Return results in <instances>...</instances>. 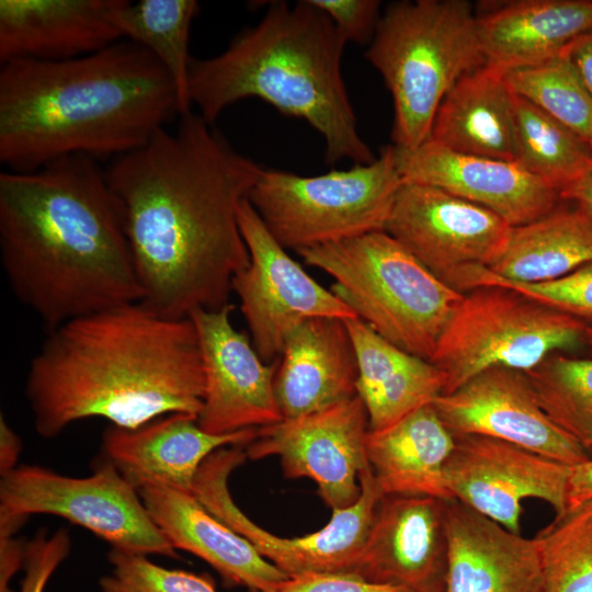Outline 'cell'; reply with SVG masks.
<instances>
[{"label": "cell", "mask_w": 592, "mask_h": 592, "mask_svg": "<svg viewBox=\"0 0 592 592\" xmlns=\"http://www.w3.org/2000/svg\"><path fill=\"white\" fill-rule=\"evenodd\" d=\"M395 150L403 181L439 187L496 213L512 227L540 218L561 200L558 190L515 161L458 153L430 138L415 149Z\"/></svg>", "instance_id": "19"}, {"label": "cell", "mask_w": 592, "mask_h": 592, "mask_svg": "<svg viewBox=\"0 0 592 592\" xmlns=\"http://www.w3.org/2000/svg\"><path fill=\"white\" fill-rule=\"evenodd\" d=\"M429 138L458 153L514 161L513 92L504 73L483 65L458 79Z\"/></svg>", "instance_id": "28"}, {"label": "cell", "mask_w": 592, "mask_h": 592, "mask_svg": "<svg viewBox=\"0 0 592 592\" xmlns=\"http://www.w3.org/2000/svg\"><path fill=\"white\" fill-rule=\"evenodd\" d=\"M237 214L250 261L235 275L231 288L240 301L251 343L263 362L280 358L288 335L306 319L357 318L289 257L247 197Z\"/></svg>", "instance_id": "12"}, {"label": "cell", "mask_w": 592, "mask_h": 592, "mask_svg": "<svg viewBox=\"0 0 592 592\" xmlns=\"http://www.w3.org/2000/svg\"><path fill=\"white\" fill-rule=\"evenodd\" d=\"M561 200H568L592 218V168L581 178L560 192Z\"/></svg>", "instance_id": "44"}, {"label": "cell", "mask_w": 592, "mask_h": 592, "mask_svg": "<svg viewBox=\"0 0 592 592\" xmlns=\"http://www.w3.org/2000/svg\"><path fill=\"white\" fill-rule=\"evenodd\" d=\"M587 326L513 289L480 286L464 293L430 362L445 376L442 395L451 394L492 367L527 373L585 342Z\"/></svg>", "instance_id": "9"}, {"label": "cell", "mask_w": 592, "mask_h": 592, "mask_svg": "<svg viewBox=\"0 0 592 592\" xmlns=\"http://www.w3.org/2000/svg\"><path fill=\"white\" fill-rule=\"evenodd\" d=\"M0 261L48 331L143 298L121 203L87 156L0 173Z\"/></svg>", "instance_id": "2"}, {"label": "cell", "mask_w": 592, "mask_h": 592, "mask_svg": "<svg viewBox=\"0 0 592 592\" xmlns=\"http://www.w3.org/2000/svg\"><path fill=\"white\" fill-rule=\"evenodd\" d=\"M592 500V457L572 467L568 488V508Z\"/></svg>", "instance_id": "42"}, {"label": "cell", "mask_w": 592, "mask_h": 592, "mask_svg": "<svg viewBox=\"0 0 592 592\" xmlns=\"http://www.w3.org/2000/svg\"><path fill=\"white\" fill-rule=\"evenodd\" d=\"M180 116L175 86L143 46L121 39L61 61L0 69V162L32 172L69 156L113 160Z\"/></svg>", "instance_id": "4"}, {"label": "cell", "mask_w": 592, "mask_h": 592, "mask_svg": "<svg viewBox=\"0 0 592 592\" xmlns=\"http://www.w3.org/2000/svg\"><path fill=\"white\" fill-rule=\"evenodd\" d=\"M446 592H546L534 538L510 532L456 499L445 500Z\"/></svg>", "instance_id": "21"}, {"label": "cell", "mask_w": 592, "mask_h": 592, "mask_svg": "<svg viewBox=\"0 0 592 592\" xmlns=\"http://www.w3.org/2000/svg\"><path fill=\"white\" fill-rule=\"evenodd\" d=\"M71 548L69 532L59 528L53 534L39 531L25 543L24 578L19 592H44L52 574L68 557Z\"/></svg>", "instance_id": "37"}, {"label": "cell", "mask_w": 592, "mask_h": 592, "mask_svg": "<svg viewBox=\"0 0 592 592\" xmlns=\"http://www.w3.org/2000/svg\"><path fill=\"white\" fill-rule=\"evenodd\" d=\"M195 0H119L112 13L123 39L150 52L172 79L179 100L180 117L192 112L189 93L190 34L198 14Z\"/></svg>", "instance_id": "30"}, {"label": "cell", "mask_w": 592, "mask_h": 592, "mask_svg": "<svg viewBox=\"0 0 592 592\" xmlns=\"http://www.w3.org/2000/svg\"><path fill=\"white\" fill-rule=\"evenodd\" d=\"M246 458L242 446H227L214 452L196 474L193 496L288 577L309 572H351L377 506L385 497L369 464L360 475L361 494L355 503L332 511L331 520L317 532L281 537L248 517L229 492L228 478Z\"/></svg>", "instance_id": "11"}, {"label": "cell", "mask_w": 592, "mask_h": 592, "mask_svg": "<svg viewBox=\"0 0 592 592\" xmlns=\"http://www.w3.org/2000/svg\"><path fill=\"white\" fill-rule=\"evenodd\" d=\"M394 100V145L429 139L436 110L464 75L485 65L476 10L466 0L388 4L365 53Z\"/></svg>", "instance_id": "6"}, {"label": "cell", "mask_w": 592, "mask_h": 592, "mask_svg": "<svg viewBox=\"0 0 592 592\" xmlns=\"http://www.w3.org/2000/svg\"><path fill=\"white\" fill-rule=\"evenodd\" d=\"M258 429L210 434L186 413H171L136 429L111 425L102 435L103 459L115 466L136 489L164 486L192 493L196 474L219 448L246 446Z\"/></svg>", "instance_id": "20"}, {"label": "cell", "mask_w": 592, "mask_h": 592, "mask_svg": "<svg viewBox=\"0 0 592 592\" xmlns=\"http://www.w3.org/2000/svg\"><path fill=\"white\" fill-rule=\"evenodd\" d=\"M298 254L333 277L330 291L378 335L428 361L464 296L384 230Z\"/></svg>", "instance_id": "7"}, {"label": "cell", "mask_w": 592, "mask_h": 592, "mask_svg": "<svg viewBox=\"0 0 592 592\" xmlns=\"http://www.w3.org/2000/svg\"><path fill=\"white\" fill-rule=\"evenodd\" d=\"M119 0H1L0 61H61L121 39L112 19Z\"/></svg>", "instance_id": "22"}, {"label": "cell", "mask_w": 592, "mask_h": 592, "mask_svg": "<svg viewBox=\"0 0 592 592\" xmlns=\"http://www.w3.org/2000/svg\"><path fill=\"white\" fill-rule=\"evenodd\" d=\"M261 170L193 112L110 161L139 303L171 319L229 304L232 278L250 261L237 210Z\"/></svg>", "instance_id": "1"}, {"label": "cell", "mask_w": 592, "mask_h": 592, "mask_svg": "<svg viewBox=\"0 0 592 592\" xmlns=\"http://www.w3.org/2000/svg\"><path fill=\"white\" fill-rule=\"evenodd\" d=\"M25 396L45 439L88 418L124 429L171 413L197 418L204 367L194 323L139 301L71 319L33 356Z\"/></svg>", "instance_id": "3"}, {"label": "cell", "mask_w": 592, "mask_h": 592, "mask_svg": "<svg viewBox=\"0 0 592 592\" xmlns=\"http://www.w3.org/2000/svg\"><path fill=\"white\" fill-rule=\"evenodd\" d=\"M454 435H483L577 466L592 456L540 407L527 373L489 368L432 402Z\"/></svg>", "instance_id": "17"}, {"label": "cell", "mask_w": 592, "mask_h": 592, "mask_svg": "<svg viewBox=\"0 0 592 592\" xmlns=\"http://www.w3.org/2000/svg\"><path fill=\"white\" fill-rule=\"evenodd\" d=\"M504 76L514 94L532 102L592 145V98L562 54Z\"/></svg>", "instance_id": "34"}, {"label": "cell", "mask_w": 592, "mask_h": 592, "mask_svg": "<svg viewBox=\"0 0 592 592\" xmlns=\"http://www.w3.org/2000/svg\"><path fill=\"white\" fill-rule=\"evenodd\" d=\"M562 55L592 98V30L573 41Z\"/></svg>", "instance_id": "41"}, {"label": "cell", "mask_w": 592, "mask_h": 592, "mask_svg": "<svg viewBox=\"0 0 592 592\" xmlns=\"http://www.w3.org/2000/svg\"><path fill=\"white\" fill-rule=\"evenodd\" d=\"M454 445V435L429 403L383 430H369L365 447L384 496L452 500L445 467Z\"/></svg>", "instance_id": "26"}, {"label": "cell", "mask_w": 592, "mask_h": 592, "mask_svg": "<svg viewBox=\"0 0 592 592\" xmlns=\"http://www.w3.org/2000/svg\"><path fill=\"white\" fill-rule=\"evenodd\" d=\"M537 400L562 431L592 451V357L553 354L527 372Z\"/></svg>", "instance_id": "32"}, {"label": "cell", "mask_w": 592, "mask_h": 592, "mask_svg": "<svg viewBox=\"0 0 592 592\" xmlns=\"http://www.w3.org/2000/svg\"><path fill=\"white\" fill-rule=\"evenodd\" d=\"M592 263V218L582 209L556 207L525 225L512 228L490 274L517 283L562 277Z\"/></svg>", "instance_id": "29"}, {"label": "cell", "mask_w": 592, "mask_h": 592, "mask_svg": "<svg viewBox=\"0 0 592 592\" xmlns=\"http://www.w3.org/2000/svg\"><path fill=\"white\" fill-rule=\"evenodd\" d=\"M266 592H410L368 581L352 572H309L288 577Z\"/></svg>", "instance_id": "39"}, {"label": "cell", "mask_w": 592, "mask_h": 592, "mask_svg": "<svg viewBox=\"0 0 592 592\" xmlns=\"http://www.w3.org/2000/svg\"><path fill=\"white\" fill-rule=\"evenodd\" d=\"M358 365L357 396L369 430H383L443 394L445 376L430 361L395 346L358 318L345 320Z\"/></svg>", "instance_id": "27"}, {"label": "cell", "mask_w": 592, "mask_h": 592, "mask_svg": "<svg viewBox=\"0 0 592 592\" xmlns=\"http://www.w3.org/2000/svg\"><path fill=\"white\" fill-rule=\"evenodd\" d=\"M15 531L0 526V592H12L10 581L24 566L25 544L14 538Z\"/></svg>", "instance_id": "40"}, {"label": "cell", "mask_w": 592, "mask_h": 592, "mask_svg": "<svg viewBox=\"0 0 592 592\" xmlns=\"http://www.w3.org/2000/svg\"><path fill=\"white\" fill-rule=\"evenodd\" d=\"M332 21L308 0L270 2L262 20L221 53L192 58V106L209 124L231 104L259 98L305 119L325 139L326 163L376 157L362 139L342 77L345 46Z\"/></svg>", "instance_id": "5"}, {"label": "cell", "mask_w": 592, "mask_h": 592, "mask_svg": "<svg viewBox=\"0 0 592 592\" xmlns=\"http://www.w3.org/2000/svg\"><path fill=\"white\" fill-rule=\"evenodd\" d=\"M445 467L453 499L521 534L522 502L538 499L556 514L568 508L572 467L483 435H458Z\"/></svg>", "instance_id": "14"}, {"label": "cell", "mask_w": 592, "mask_h": 592, "mask_svg": "<svg viewBox=\"0 0 592 592\" xmlns=\"http://www.w3.org/2000/svg\"><path fill=\"white\" fill-rule=\"evenodd\" d=\"M584 341L592 345V325H588L584 331Z\"/></svg>", "instance_id": "45"}, {"label": "cell", "mask_w": 592, "mask_h": 592, "mask_svg": "<svg viewBox=\"0 0 592 592\" xmlns=\"http://www.w3.org/2000/svg\"><path fill=\"white\" fill-rule=\"evenodd\" d=\"M447 284L462 293L480 286L510 288L592 325V263L540 283L511 282L490 274L483 266H469L453 274Z\"/></svg>", "instance_id": "35"}, {"label": "cell", "mask_w": 592, "mask_h": 592, "mask_svg": "<svg viewBox=\"0 0 592 592\" xmlns=\"http://www.w3.org/2000/svg\"><path fill=\"white\" fill-rule=\"evenodd\" d=\"M512 226L496 213L439 187L402 181L385 230L447 284L469 266H490Z\"/></svg>", "instance_id": "15"}, {"label": "cell", "mask_w": 592, "mask_h": 592, "mask_svg": "<svg viewBox=\"0 0 592 592\" xmlns=\"http://www.w3.org/2000/svg\"><path fill=\"white\" fill-rule=\"evenodd\" d=\"M231 304L196 309L189 318L197 332L204 367L198 425L210 434L260 429L283 420L276 395L278 360L265 363L247 335L231 323Z\"/></svg>", "instance_id": "16"}, {"label": "cell", "mask_w": 592, "mask_h": 592, "mask_svg": "<svg viewBox=\"0 0 592 592\" xmlns=\"http://www.w3.org/2000/svg\"><path fill=\"white\" fill-rule=\"evenodd\" d=\"M358 365L345 320L315 317L288 335L275 395L283 419L314 413L357 395Z\"/></svg>", "instance_id": "23"}, {"label": "cell", "mask_w": 592, "mask_h": 592, "mask_svg": "<svg viewBox=\"0 0 592 592\" xmlns=\"http://www.w3.org/2000/svg\"><path fill=\"white\" fill-rule=\"evenodd\" d=\"M22 451L20 436L7 422L1 413L0 417V474L4 475L16 467Z\"/></svg>", "instance_id": "43"}, {"label": "cell", "mask_w": 592, "mask_h": 592, "mask_svg": "<svg viewBox=\"0 0 592 592\" xmlns=\"http://www.w3.org/2000/svg\"><path fill=\"white\" fill-rule=\"evenodd\" d=\"M475 10L485 65L504 75L560 56L592 30V0L488 1Z\"/></svg>", "instance_id": "24"}, {"label": "cell", "mask_w": 592, "mask_h": 592, "mask_svg": "<svg viewBox=\"0 0 592 592\" xmlns=\"http://www.w3.org/2000/svg\"><path fill=\"white\" fill-rule=\"evenodd\" d=\"M514 161L559 193L592 168V145L513 93Z\"/></svg>", "instance_id": "31"}, {"label": "cell", "mask_w": 592, "mask_h": 592, "mask_svg": "<svg viewBox=\"0 0 592 592\" xmlns=\"http://www.w3.org/2000/svg\"><path fill=\"white\" fill-rule=\"evenodd\" d=\"M534 539L546 592H592V500L556 514Z\"/></svg>", "instance_id": "33"}, {"label": "cell", "mask_w": 592, "mask_h": 592, "mask_svg": "<svg viewBox=\"0 0 592 592\" xmlns=\"http://www.w3.org/2000/svg\"><path fill=\"white\" fill-rule=\"evenodd\" d=\"M33 514H50L87 528L116 549L177 558V549L152 521L137 489L110 462L77 478L36 465L1 475L0 523L21 525Z\"/></svg>", "instance_id": "10"}, {"label": "cell", "mask_w": 592, "mask_h": 592, "mask_svg": "<svg viewBox=\"0 0 592 592\" xmlns=\"http://www.w3.org/2000/svg\"><path fill=\"white\" fill-rule=\"evenodd\" d=\"M333 23L348 42L371 43L380 19L378 0H308Z\"/></svg>", "instance_id": "38"}, {"label": "cell", "mask_w": 592, "mask_h": 592, "mask_svg": "<svg viewBox=\"0 0 592 592\" xmlns=\"http://www.w3.org/2000/svg\"><path fill=\"white\" fill-rule=\"evenodd\" d=\"M445 500L385 496L351 572L410 592H446Z\"/></svg>", "instance_id": "18"}, {"label": "cell", "mask_w": 592, "mask_h": 592, "mask_svg": "<svg viewBox=\"0 0 592 592\" xmlns=\"http://www.w3.org/2000/svg\"><path fill=\"white\" fill-rule=\"evenodd\" d=\"M367 411L356 395L320 411L258 429L244 446L248 458L276 456L284 476L309 478L331 511L349 508L361 494L360 475L368 466Z\"/></svg>", "instance_id": "13"}, {"label": "cell", "mask_w": 592, "mask_h": 592, "mask_svg": "<svg viewBox=\"0 0 592 592\" xmlns=\"http://www.w3.org/2000/svg\"><path fill=\"white\" fill-rule=\"evenodd\" d=\"M402 181L390 145L371 163L320 175L262 168L247 198L273 238L298 252L385 230Z\"/></svg>", "instance_id": "8"}, {"label": "cell", "mask_w": 592, "mask_h": 592, "mask_svg": "<svg viewBox=\"0 0 592 592\" xmlns=\"http://www.w3.org/2000/svg\"><path fill=\"white\" fill-rule=\"evenodd\" d=\"M152 521L175 549L212 566L228 582L266 592L288 578L243 536L212 514L193 493L164 486L137 489Z\"/></svg>", "instance_id": "25"}, {"label": "cell", "mask_w": 592, "mask_h": 592, "mask_svg": "<svg viewBox=\"0 0 592 592\" xmlns=\"http://www.w3.org/2000/svg\"><path fill=\"white\" fill-rule=\"evenodd\" d=\"M109 561L112 570L100 579L102 592H218L209 579L158 566L144 555L111 549Z\"/></svg>", "instance_id": "36"}]
</instances>
